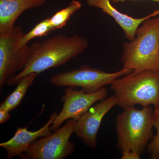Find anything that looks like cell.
<instances>
[{
    "mask_svg": "<svg viewBox=\"0 0 159 159\" xmlns=\"http://www.w3.org/2000/svg\"><path fill=\"white\" fill-rule=\"evenodd\" d=\"M20 26H15L12 31L0 34V88L25 66L30 46L20 47V40L24 34Z\"/></svg>",
    "mask_w": 159,
    "mask_h": 159,
    "instance_id": "7",
    "label": "cell"
},
{
    "mask_svg": "<svg viewBox=\"0 0 159 159\" xmlns=\"http://www.w3.org/2000/svg\"><path fill=\"white\" fill-rule=\"evenodd\" d=\"M82 6L80 1L73 0L68 6L57 11L50 18V24L54 31L65 27L71 16L81 9Z\"/></svg>",
    "mask_w": 159,
    "mask_h": 159,
    "instance_id": "14",
    "label": "cell"
},
{
    "mask_svg": "<svg viewBox=\"0 0 159 159\" xmlns=\"http://www.w3.org/2000/svg\"><path fill=\"white\" fill-rule=\"evenodd\" d=\"M48 0H0V34L12 31L20 16L28 9L41 7Z\"/></svg>",
    "mask_w": 159,
    "mask_h": 159,
    "instance_id": "12",
    "label": "cell"
},
{
    "mask_svg": "<svg viewBox=\"0 0 159 159\" xmlns=\"http://www.w3.org/2000/svg\"><path fill=\"white\" fill-rule=\"evenodd\" d=\"M123 109L116 120L117 146L121 152L132 150L141 155L153 138V109L148 106L141 109L135 106Z\"/></svg>",
    "mask_w": 159,
    "mask_h": 159,
    "instance_id": "3",
    "label": "cell"
},
{
    "mask_svg": "<svg viewBox=\"0 0 159 159\" xmlns=\"http://www.w3.org/2000/svg\"><path fill=\"white\" fill-rule=\"evenodd\" d=\"M155 107L153 113V126L157 133L153 140L148 143L146 151L150 159H159V104Z\"/></svg>",
    "mask_w": 159,
    "mask_h": 159,
    "instance_id": "16",
    "label": "cell"
},
{
    "mask_svg": "<svg viewBox=\"0 0 159 159\" xmlns=\"http://www.w3.org/2000/svg\"><path fill=\"white\" fill-rule=\"evenodd\" d=\"M152 18L138 28L134 40L123 44V68L133 73L159 71V17Z\"/></svg>",
    "mask_w": 159,
    "mask_h": 159,
    "instance_id": "2",
    "label": "cell"
},
{
    "mask_svg": "<svg viewBox=\"0 0 159 159\" xmlns=\"http://www.w3.org/2000/svg\"><path fill=\"white\" fill-rule=\"evenodd\" d=\"M117 105L124 109L159 104V71L132 73L118 78L111 84Z\"/></svg>",
    "mask_w": 159,
    "mask_h": 159,
    "instance_id": "4",
    "label": "cell"
},
{
    "mask_svg": "<svg viewBox=\"0 0 159 159\" xmlns=\"http://www.w3.org/2000/svg\"><path fill=\"white\" fill-rule=\"evenodd\" d=\"M53 31L54 30L50 24V18H46L38 24L28 33L23 34L20 40L19 46L22 47L27 45L33 39L46 36Z\"/></svg>",
    "mask_w": 159,
    "mask_h": 159,
    "instance_id": "15",
    "label": "cell"
},
{
    "mask_svg": "<svg viewBox=\"0 0 159 159\" xmlns=\"http://www.w3.org/2000/svg\"><path fill=\"white\" fill-rule=\"evenodd\" d=\"M141 1V0H111V3H118L119 2H126V1ZM154 2H157L159 3V0H152Z\"/></svg>",
    "mask_w": 159,
    "mask_h": 159,
    "instance_id": "19",
    "label": "cell"
},
{
    "mask_svg": "<svg viewBox=\"0 0 159 159\" xmlns=\"http://www.w3.org/2000/svg\"><path fill=\"white\" fill-rule=\"evenodd\" d=\"M38 75L36 73H32L22 78L18 83L14 91L1 103L0 109L10 111L16 108Z\"/></svg>",
    "mask_w": 159,
    "mask_h": 159,
    "instance_id": "13",
    "label": "cell"
},
{
    "mask_svg": "<svg viewBox=\"0 0 159 159\" xmlns=\"http://www.w3.org/2000/svg\"><path fill=\"white\" fill-rule=\"evenodd\" d=\"M86 2L89 6L99 8L112 17L124 31L125 37L130 41L135 39L137 30L143 22L159 14V10H157L145 17L135 18L118 11L112 5L111 0H86Z\"/></svg>",
    "mask_w": 159,
    "mask_h": 159,
    "instance_id": "11",
    "label": "cell"
},
{
    "mask_svg": "<svg viewBox=\"0 0 159 159\" xmlns=\"http://www.w3.org/2000/svg\"><path fill=\"white\" fill-rule=\"evenodd\" d=\"M116 105L115 96L106 98L93 106L77 121L74 133L88 147H97V134L102 119Z\"/></svg>",
    "mask_w": 159,
    "mask_h": 159,
    "instance_id": "9",
    "label": "cell"
},
{
    "mask_svg": "<svg viewBox=\"0 0 159 159\" xmlns=\"http://www.w3.org/2000/svg\"><path fill=\"white\" fill-rule=\"evenodd\" d=\"M132 72L129 69L123 68L117 72L108 73L84 65L79 69L55 74L51 77V82L58 87H80L86 93H92Z\"/></svg>",
    "mask_w": 159,
    "mask_h": 159,
    "instance_id": "5",
    "label": "cell"
},
{
    "mask_svg": "<svg viewBox=\"0 0 159 159\" xmlns=\"http://www.w3.org/2000/svg\"><path fill=\"white\" fill-rule=\"evenodd\" d=\"M10 111L0 109V123H6L10 119Z\"/></svg>",
    "mask_w": 159,
    "mask_h": 159,
    "instance_id": "18",
    "label": "cell"
},
{
    "mask_svg": "<svg viewBox=\"0 0 159 159\" xmlns=\"http://www.w3.org/2000/svg\"><path fill=\"white\" fill-rule=\"evenodd\" d=\"M77 121L70 119L55 132L36 140L20 158L22 159H63L75 150L70 141Z\"/></svg>",
    "mask_w": 159,
    "mask_h": 159,
    "instance_id": "6",
    "label": "cell"
},
{
    "mask_svg": "<svg viewBox=\"0 0 159 159\" xmlns=\"http://www.w3.org/2000/svg\"><path fill=\"white\" fill-rule=\"evenodd\" d=\"M89 46L88 40L77 34L71 36L57 34L42 42L33 43L30 46L25 66L9 79L6 84L16 85L29 74H39L49 69L63 65L82 54Z\"/></svg>",
    "mask_w": 159,
    "mask_h": 159,
    "instance_id": "1",
    "label": "cell"
},
{
    "mask_svg": "<svg viewBox=\"0 0 159 159\" xmlns=\"http://www.w3.org/2000/svg\"><path fill=\"white\" fill-rule=\"evenodd\" d=\"M57 115L56 112H54L44 125L35 131L28 130L27 127L18 128L11 139L0 144V147L4 148L7 152V158L11 159L15 157H20L27 151L29 146L38 138L50 134L51 125Z\"/></svg>",
    "mask_w": 159,
    "mask_h": 159,
    "instance_id": "10",
    "label": "cell"
},
{
    "mask_svg": "<svg viewBox=\"0 0 159 159\" xmlns=\"http://www.w3.org/2000/svg\"><path fill=\"white\" fill-rule=\"evenodd\" d=\"M122 153V159H139L141 156L139 153L132 150L124 151Z\"/></svg>",
    "mask_w": 159,
    "mask_h": 159,
    "instance_id": "17",
    "label": "cell"
},
{
    "mask_svg": "<svg viewBox=\"0 0 159 159\" xmlns=\"http://www.w3.org/2000/svg\"><path fill=\"white\" fill-rule=\"evenodd\" d=\"M107 91L105 87L94 93H86L82 89L67 87L61 100L63 107L51 125V131H56L68 119L77 121L96 102L107 97Z\"/></svg>",
    "mask_w": 159,
    "mask_h": 159,
    "instance_id": "8",
    "label": "cell"
}]
</instances>
